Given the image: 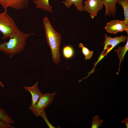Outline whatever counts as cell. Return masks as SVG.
Instances as JSON below:
<instances>
[{
	"label": "cell",
	"mask_w": 128,
	"mask_h": 128,
	"mask_svg": "<svg viewBox=\"0 0 128 128\" xmlns=\"http://www.w3.org/2000/svg\"><path fill=\"white\" fill-rule=\"evenodd\" d=\"M34 34L33 33H24L18 29L10 37L8 41L0 43V51L12 58L24 50L27 39Z\"/></svg>",
	"instance_id": "6da1fadb"
},
{
	"label": "cell",
	"mask_w": 128,
	"mask_h": 128,
	"mask_svg": "<svg viewBox=\"0 0 128 128\" xmlns=\"http://www.w3.org/2000/svg\"><path fill=\"white\" fill-rule=\"evenodd\" d=\"M43 21L47 42L51 49L53 62L58 64L60 60L59 49L61 36L54 29L47 17L44 18Z\"/></svg>",
	"instance_id": "7a4b0ae2"
},
{
	"label": "cell",
	"mask_w": 128,
	"mask_h": 128,
	"mask_svg": "<svg viewBox=\"0 0 128 128\" xmlns=\"http://www.w3.org/2000/svg\"><path fill=\"white\" fill-rule=\"evenodd\" d=\"M18 29L13 19L8 14L7 10L0 13V32L3 39L9 38Z\"/></svg>",
	"instance_id": "3957f363"
},
{
	"label": "cell",
	"mask_w": 128,
	"mask_h": 128,
	"mask_svg": "<svg viewBox=\"0 0 128 128\" xmlns=\"http://www.w3.org/2000/svg\"><path fill=\"white\" fill-rule=\"evenodd\" d=\"M57 94L56 91L51 93H45L42 94L35 105L29 106V109L35 116L38 117L40 114L45 111V108L53 102Z\"/></svg>",
	"instance_id": "277c9868"
},
{
	"label": "cell",
	"mask_w": 128,
	"mask_h": 128,
	"mask_svg": "<svg viewBox=\"0 0 128 128\" xmlns=\"http://www.w3.org/2000/svg\"><path fill=\"white\" fill-rule=\"evenodd\" d=\"M104 36L105 40L103 43L104 44V50L100 55L103 58L118 44L121 42H125L128 39V35H122L120 37H111L110 36L108 37L107 34L105 33Z\"/></svg>",
	"instance_id": "5b68a950"
},
{
	"label": "cell",
	"mask_w": 128,
	"mask_h": 128,
	"mask_svg": "<svg viewBox=\"0 0 128 128\" xmlns=\"http://www.w3.org/2000/svg\"><path fill=\"white\" fill-rule=\"evenodd\" d=\"M103 5L102 0H87L84 2L83 11L88 12L91 18L93 19L96 16Z\"/></svg>",
	"instance_id": "8992f818"
},
{
	"label": "cell",
	"mask_w": 128,
	"mask_h": 128,
	"mask_svg": "<svg viewBox=\"0 0 128 128\" xmlns=\"http://www.w3.org/2000/svg\"><path fill=\"white\" fill-rule=\"evenodd\" d=\"M108 33L116 34L123 31L128 33V26L126 25L123 21L118 19L112 20L106 24L104 27Z\"/></svg>",
	"instance_id": "52a82bcc"
},
{
	"label": "cell",
	"mask_w": 128,
	"mask_h": 128,
	"mask_svg": "<svg viewBox=\"0 0 128 128\" xmlns=\"http://www.w3.org/2000/svg\"><path fill=\"white\" fill-rule=\"evenodd\" d=\"M28 0H0V5L5 10L9 7L17 10L23 9L28 7Z\"/></svg>",
	"instance_id": "ba28073f"
},
{
	"label": "cell",
	"mask_w": 128,
	"mask_h": 128,
	"mask_svg": "<svg viewBox=\"0 0 128 128\" xmlns=\"http://www.w3.org/2000/svg\"><path fill=\"white\" fill-rule=\"evenodd\" d=\"M38 82H37L32 86H24L23 87L24 89L29 92L31 94L32 100L30 106L35 105L42 94L38 88Z\"/></svg>",
	"instance_id": "9c48e42d"
},
{
	"label": "cell",
	"mask_w": 128,
	"mask_h": 128,
	"mask_svg": "<svg viewBox=\"0 0 128 128\" xmlns=\"http://www.w3.org/2000/svg\"><path fill=\"white\" fill-rule=\"evenodd\" d=\"M118 0H102L103 4L105 7V15L115 16L117 9L116 5Z\"/></svg>",
	"instance_id": "30bf717a"
},
{
	"label": "cell",
	"mask_w": 128,
	"mask_h": 128,
	"mask_svg": "<svg viewBox=\"0 0 128 128\" xmlns=\"http://www.w3.org/2000/svg\"><path fill=\"white\" fill-rule=\"evenodd\" d=\"M49 1V0H34L33 2L37 8L52 13V8L50 5Z\"/></svg>",
	"instance_id": "8fae6325"
},
{
	"label": "cell",
	"mask_w": 128,
	"mask_h": 128,
	"mask_svg": "<svg viewBox=\"0 0 128 128\" xmlns=\"http://www.w3.org/2000/svg\"><path fill=\"white\" fill-rule=\"evenodd\" d=\"M83 0H65L63 1V3L64 4L66 7L68 9L73 4L77 10L80 11H83Z\"/></svg>",
	"instance_id": "7c38bea8"
},
{
	"label": "cell",
	"mask_w": 128,
	"mask_h": 128,
	"mask_svg": "<svg viewBox=\"0 0 128 128\" xmlns=\"http://www.w3.org/2000/svg\"><path fill=\"white\" fill-rule=\"evenodd\" d=\"M125 45L123 47L119 46L117 49L114 50V51L117 53V55L120 60L118 72H119L121 64L124 58V56L128 50V40Z\"/></svg>",
	"instance_id": "4fadbf2b"
},
{
	"label": "cell",
	"mask_w": 128,
	"mask_h": 128,
	"mask_svg": "<svg viewBox=\"0 0 128 128\" xmlns=\"http://www.w3.org/2000/svg\"><path fill=\"white\" fill-rule=\"evenodd\" d=\"M0 120L6 123L10 124L15 123L14 121L3 109L0 107Z\"/></svg>",
	"instance_id": "5bb4252c"
},
{
	"label": "cell",
	"mask_w": 128,
	"mask_h": 128,
	"mask_svg": "<svg viewBox=\"0 0 128 128\" xmlns=\"http://www.w3.org/2000/svg\"><path fill=\"white\" fill-rule=\"evenodd\" d=\"M121 5L124 11V19L123 20L125 24L128 25V0H118L117 2Z\"/></svg>",
	"instance_id": "9a60e30c"
},
{
	"label": "cell",
	"mask_w": 128,
	"mask_h": 128,
	"mask_svg": "<svg viewBox=\"0 0 128 128\" xmlns=\"http://www.w3.org/2000/svg\"><path fill=\"white\" fill-rule=\"evenodd\" d=\"M62 53L64 57L67 59L72 58L74 54V50L73 48L70 45L64 46L63 49Z\"/></svg>",
	"instance_id": "2e32d148"
},
{
	"label": "cell",
	"mask_w": 128,
	"mask_h": 128,
	"mask_svg": "<svg viewBox=\"0 0 128 128\" xmlns=\"http://www.w3.org/2000/svg\"><path fill=\"white\" fill-rule=\"evenodd\" d=\"M79 47L82 48V53L85 56V60L90 59L92 56L94 52L90 50L82 43H79Z\"/></svg>",
	"instance_id": "e0dca14e"
},
{
	"label": "cell",
	"mask_w": 128,
	"mask_h": 128,
	"mask_svg": "<svg viewBox=\"0 0 128 128\" xmlns=\"http://www.w3.org/2000/svg\"><path fill=\"white\" fill-rule=\"evenodd\" d=\"M92 122L91 123V128H98L101 125L103 122V119H100L98 115H95L92 118Z\"/></svg>",
	"instance_id": "ac0fdd59"
},
{
	"label": "cell",
	"mask_w": 128,
	"mask_h": 128,
	"mask_svg": "<svg viewBox=\"0 0 128 128\" xmlns=\"http://www.w3.org/2000/svg\"><path fill=\"white\" fill-rule=\"evenodd\" d=\"M39 116L42 117L46 123L47 125L50 128H55L48 121L45 111L42 112L40 114Z\"/></svg>",
	"instance_id": "d6986e66"
},
{
	"label": "cell",
	"mask_w": 128,
	"mask_h": 128,
	"mask_svg": "<svg viewBox=\"0 0 128 128\" xmlns=\"http://www.w3.org/2000/svg\"><path fill=\"white\" fill-rule=\"evenodd\" d=\"M15 127L11 124L7 123L0 120V128H15Z\"/></svg>",
	"instance_id": "ffe728a7"
},
{
	"label": "cell",
	"mask_w": 128,
	"mask_h": 128,
	"mask_svg": "<svg viewBox=\"0 0 128 128\" xmlns=\"http://www.w3.org/2000/svg\"><path fill=\"white\" fill-rule=\"evenodd\" d=\"M121 122L125 123L127 128H128V118H126L124 120L121 121Z\"/></svg>",
	"instance_id": "44dd1931"
},
{
	"label": "cell",
	"mask_w": 128,
	"mask_h": 128,
	"mask_svg": "<svg viewBox=\"0 0 128 128\" xmlns=\"http://www.w3.org/2000/svg\"><path fill=\"white\" fill-rule=\"evenodd\" d=\"M0 86L3 88H4V86L3 83L0 80Z\"/></svg>",
	"instance_id": "7402d4cb"
}]
</instances>
